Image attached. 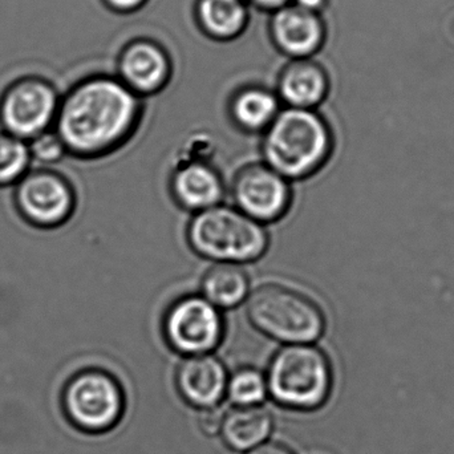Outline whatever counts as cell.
I'll list each match as a JSON object with an SVG mask.
<instances>
[{"label": "cell", "instance_id": "1", "mask_svg": "<svg viewBox=\"0 0 454 454\" xmlns=\"http://www.w3.org/2000/svg\"><path fill=\"white\" fill-rule=\"evenodd\" d=\"M143 111V98L116 76L93 74L61 96L53 132L67 153L84 160L100 159L132 138Z\"/></svg>", "mask_w": 454, "mask_h": 454}, {"label": "cell", "instance_id": "2", "mask_svg": "<svg viewBox=\"0 0 454 454\" xmlns=\"http://www.w3.org/2000/svg\"><path fill=\"white\" fill-rule=\"evenodd\" d=\"M262 135L263 164L290 183L317 175L333 156V133L317 111L282 108Z\"/></svg>", "mask_w": 454, "mask_h": 454}, {"label": "cell", "instance_id": "3", "mask_svg": "<svg viewBox=\"0 0 454 454\" xmlns=\"http://www.w3.org/2000/svg\"><path fill=\"white\" fill-rule=\"evenodd\" d=\"M245 304L250 325L282 346L315 344L325 335L327 320L319 304L287 286L261 285Z\"/></svg>", "mask_w": 454, "mask_h": 454}, {"label": "cell", "instance_id": "4", "mask_svg": "<svg viewBox=\"0 0 454 454\" xmlns=\"http://www.w3.org/2000/svg\"><path fill=\"white\" fill-rule=\"evenodd\" d=\"M186 240L201 258L239 266L259 261L270 246L266 226L237 207L223 204L193 215L186 229Z\"/></svg>", "mask_w": 454, "mask_h": 454}, {"label": "cell", "instance_id": "5", "mask_svg": "<svg viewBox=\"0 0 454 454\" xmlns=\"http://www.w3.org/2000/svg\"><path fill=\"white\" fill-rule=\"evenodd\" d=\"M264 376L269 396L288 410H319L333 392V365L317 344L280 347Z\"/></svg>", "mask_w": 454, "mask_h": 454}, {"label": "cell", "instance_id": "6", "mask_svg": "<svg viewBox=\"0 0 454 454\" xmlns=\"http://www.w3.org/2000/svg\"><path fill=\"white\" fill-rule=\"evenodd\" d=\"M60 98L47 77L32 74L16 77L0 93L3 132L26 143L48 132L55 124Z\"/></svg>", "mask_w": 454, "mask_h": 454}, {"label": "cell", "instance_id": "7", "mask_svg": "<svg viewBox=\"0 0 454 454\" xmlns=\"http://www.w3.org/2000/svg\"><path fill=\"white\" fill-rule=\"evenodd\" d=\"M64 410L80 431L106 434L117 426L125 411L121 384L103 370L74 375L64 389Z\"/></svg>", "mask_w": 454, "mask_h": 454}, {"label": "cell", "instance_id": "8", "mask_svg": "<svg viewBox=\"0 0 454 454\" xmlns=\"http://www.w3.org/2000/svg\"><path fill=\"white\" fill-rule=\"evenodd\" d=\"M162 335L183 357L213 354L225 336V319L223 311L200 294L181 296L165 312Z\"/></svg>", "mask_w": 454, "mask_h": 454}, {"label": "cell", "instance_id": "9", "mask_svg": "<svg viewBox=\"0 0 454 454\" xmlns=\"http://www.w3.org/2000/svg\"><path fill=\"white\" fill-rule=\"evenodd\" d=\"M234 207L261 225L282 220L293 204V188L287 178L266 164H250L234 176Z\"/></svg>", "mask_w": 454, "mask_h": 454}, {"label": "cell", "instance_id": "10", "mask_svg": "<svg viewBox=\"0 0 454 454\" xmlns=\"http://www.w3.org/2000/svg\"><path fill=\"white\" fill-rule=\"evenodd\" d=\"M15 202L24 220L37 227L63 225L74 212V192L61 176L34 172L18 183Z\"/></svg>", "mask_w": 454, "mask_h": 454}, {"label": "cell", "instance_id": "11", "mask_svg": "<svg viewBox=\"0 0 454 454\" xmlns=\"http://www.w3.org/2000/svg\"><path fill=\"white\" fill-rule=\"evenodd\" d=\"M172 74L169 53L153 40L128 43L117 59V79L141 98L165 90Z\"/></svg>", "mask_w": 454, "mask_h": 454}, {"label": "cell", "instance_id": "12", "mask_svg": "<svg viewBox=\"0 0 454 454\" xmlns=\"http://www.w3.org/2000/svg\"><path fill=\"white\" fill-rule=\"evenodd\" d=\"M269 32L272 44L290 60L314 58L327 40L323 16L294 3L271 12Z\"/></svg>", "mask_w": 454, "mask_h": 454}, {"label": "cell", "instance_id": "13", "mask_svg": "<svg viewBox=\"0 0 454 454\" xmlns=\"http://www.w3.org/2000/svg\"><path fill=\"white\" fill-rule=\"evenodd\" d=\"M170 194L186 212H204L223 204L225 183L210 161L181 160L176 162L169 180Z\"/></svg>", "mask_w": 454, "mask_h": 454}, {"label": "cell", "instance_id": "14", "mask_svg": "<svg viewBox=\"0 0 454 454\" xmlns=\"http://www.w3.org/2000/svg\"><path fill=\"white\" fill-rule=\"evenodd\" d=\"M229 373L215 355L184 357L176 371V387L186 404L204 411L218 407L226 396Z\"/></svg>", "mask_w": 454, "mask_h": 454}, {"label": "cell", "instance_id": "15", "mask_svg": "<svg viewBox=\"0 0 454 454\" xmlns=\"http://www.w3.org/2000/svg\"><path fill=\"white\" fill-rule=\"evenodd\" d=\"M331 90L327 71L314 59L290 60L280 72L277 93L286 108L317 111Z\"/></svg>", "mask_w": 454, "mask_h": 454}, {"label": "cell", "instance_id": "16", "mask_svg": "<svg viewBox=\"0 0 454 454\" xmlns=\"http://www.w3.org/2000/svg\"><path fill=\"white\" fill-rule=\"evenodd\" d=\"M280 104L274 90L251 85L232 96L229 104L230 119L242 132L262 135L279 114Z\"/></svg>", "mask_w": 454, "mask_h": 454}, {"label": "cell", "instance_id": "17", "mask_svg": "<svg viewBox=\"0 0 454 454\" xmlns=\"http://www.w3.org/2000/svg\"><path fill=\"white\" fill-rule=\"evenodd\" d=\"M272 427V416L261 405L234 407L223 416L220 434L230 450L248 453L267 442Z\"/></svg>", "mask_w": 454, "mask_h": 454}, {"label": "cell", "instance_id": "18", "mask_svg": "<svg viewBox=\"0 0 454 454\" xmlns=\"http://www.w3.org/2000/svg\"><path fill=\"white\" fill-rule=\"evenodd\" d=\"M196 20L210 39L231 42L247 28V0H197Z\"/></svg>", "mask_w": 454, "mask_h": 454}, {"label": "cell", "instance_id": "19", "mask_svg": "<svg viewBox=\"0 0 454 454\" xmlns=\"http://www.w3.org/2000/svg\"><path fill=\"white\" fill-rule=\"evenodd\" d=\"M250 293V277L239 264L213 263L200 285V295L223 312L245 304Z\"/></svg>", "mask_w": 454, "mask_h": 454}, {"label": "cell", "instance_id": "20", "mask_svg": "<svg viewBox=\"0 0 454 454\" xmlns=\"http://www.w3.org/2000/svg\"><path fill=\"white\" fill-rule=\"evenodd\" d=\"M226 397L234 407H258L269 397L266 376L255 368H240L229 375Z\"/></svg>", "mask_w": 454, "mask_h": 454}, {"label": "cell", "instance_id": "21", "mask_svg": "<svg viewBox=\"0 0 454 454\" xmlns=\"http://www.w3.org/2000/svg\"><path fill=\"white\" fill-rule=\"evenodd\" d=\"M31 162L26 141L0 133V186L18 184L26 176Z\"/></svg>", "mask_w": 454, "mask_h": 454}, {"label": "cell", "instance_id": "22", "mask_svg": "<svg viewBox=\"0 0 454 454\" xmlns=\"http://www.w3.org/2000/svg\"><path fill=\"white\" fill-rule=\"evenodd\" d=\"M29 154L31 160L40 162V164L50 165L60 161L67 154L66 146L61 143L60 138L55 132L43 133L37 136L34 140L28 141Z\"/></svg>", "mask_w": 454, "mask_h": 454}, {"label": "cell", "instance_id": "23", "mask_svg": "<svg viewBox=\"0 0 454 454\" xmlns=\"http://www.w3.org/2000/svg\"><path fill=\"white\" fill-rule=\"evenodd\" d=\"M223 416L225 413L221 412L218 407L210 408V410L201 411L200 415V427H201L202 432L207 436H215L220 434L221 427H223Z\"/></svg>", "mask_w": 454, "mask_h": 454}, {"label": "cell", "instance_id": "24", "mask_svg": "<svg viewBox=\"0 0 454 454\" xmlns=\"http://www.w3.org/2000/svg\"><path fill=\"white\" fill-rule=\"evenodd\" d=\"M106 7L117 13H132L143 8L148 0H103Z\"/></svg>", "mask_w": 454, "mask_h": 454}, {"label": "cell", "instance_id": "25", "mask_svg": "<svg viewBox=\"0 0 454 454\" xmlns=\"http://www.w3.org/2000/svg\"><path fill=\"white\" fill-rule=\"evenodd\" d=\"M247 454H295L287 445L280 444V442H264L259 445L255 450H251Z\"/></svg>", "mask_w": 454, "mask_h": 454}, {"label": "cell", "instance_id": "26", "mask_svg": "<svg viewBox=\"0 0 454 454\" xmlns=\"http://www.w3.org/2000/svg\"><path fill=\"white\" fill-rule=\"evenodd\" d=\"M248 4L259 8V10L266 11V12H274L279 8L293 3V0H247Z\"/></svg>", "mask_w": 454, "mask_h": 454}, {"label": "cell", "instance_id": "27", "mask_svg": "<svg viewBox=\"0 0 454 454\" xmlns=\"http://www.w3.org/2000/svg\"><path fill=\"white\" fill-rule=\"evenodd\" d=\"M294 4L304 8L309 12L319 13L322 15L325 8L330 4V0H293Z\"/></svg>", "mask_w": 454, "mask_h": 454}]
</instances>
